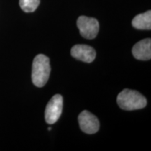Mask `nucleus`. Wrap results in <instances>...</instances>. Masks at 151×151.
I'll return each instance as SVG.
<instances>
[{
    "instance_id": "nucleus-6",
    "label": "nucleus",
    "mask_w": 151,
    "mask_h": 151,
    "mask_svg": "<svg viewBox=\"0 0 151 151\" xmlns=\"http://www.w3.org/2000/svg\"><path fill=\"white\" fill-rule=\"evenodd\" d=\"M71 55L76 60L87 63H91L95 59L96 51L92 47L88 45L78 44L72 47Z\"/></svg>"
},
{
    "instance_id": "nucleus-5",
    "label": "nucleus",
    "mask_w": 151,
    "mask_h": 151,
    "mask_svg": "<svg viewBox=\"0 0 151 151\" xmlns=\"http://www.w3.org/2000/svg\"><path fill=\"white\" fill-rule=\"evenodd\" d=\"M81 129L88 134H95L99 129V122L94 115L88 111H83L78 116Z\"/></svg>"
},
{
    "instance_id": "nucleus-2",
    "label": "nucleus",
    "mask_w": 151,
    "mask_h": 151,
    "mask_svg": "<svg viewBox=\"0 0 151 151\" xmlns=\"http://www.w3.org/2000/svg\"><path fill=\"white\" fill-rule=\"evenodd\" d=\"M117 103L119 107L123 110L134 111L146 107L147 100L138 91L124 89L118 95Z\"/></svg>"
},
{
    "instance_id": "nucleus-9",
    "label": "nucleus",
    "mask_w": 151,
    "mask_h": 151,
    "mask_svg": "<svg viewBox=\"0 0 151 151\" xmlns=\"http://www.w3.org/2000/svg\"><path fill=\"white\" fill-rule=\"evenodd\" d=\"M40 4V0H19L22 10L26 13L34 12Z\"/></svg>"
},
{
    "instance_id": "nucleus-10",
    "label": "nucleus",
    "mask_w": 151,
    "mask_h": 151,
    "mask_svg": "<svg viewBox=\"0 0 151 151\" xmlns=\"http://www.w3.org/2000/svg\"><path fill=\"white\" fill-rule=\"evenodd\" d=\"M48 130H51V127H48Z\"/></svg>"
},
{
    "instance_id": "nucleus-4",
    "label": "nucleus",
    "mask_w": 151,
    "mask_h": 151,
    "mask_svg": "<svg viewBox=\"0 0 151 151\" xmlns=\"http://www.w3.org/2000/svg\"><path fill=\"white\" fill-rule=\"evenodd\" d=\"M63 109V98L60 94H55L49 101L45 111V119L49 124L58 121L61 116Z\"/></svg>"
},
{
    "instance_id": "nucleus-7",
    "label": "nucleus",
    "mask_w": 151,
    "mask_h": 151,
    "mask_svg": "<svg viewBox=\"0 0 151 151\" xmlns=\"http://www.w3.org/2000/svg\"><path fill=\"white\" fill-rule=\"evenodd\" d=\"M132 54L136 59L149 60L151 58V40L145 39L136 43L132 48Z\"/></svg>"
},
{
    "instance_id": "nucleus-8",
    "label": "nucleus",
    "mask_w": 151,
    "mask_h": 151,
    "mask_svg": "<svg viewBox=\"0 0 151 151\" xmlns=\"http://www.w3.org/2000/svg\"><path fill=\"white\" fill-rule=\"evenodd\" d=\"M132 26L137 29L150 30L151 29V11L137 15L132 20Z\"/></svg>"
},
{
    "instance_id": "nucleus-3",
    "label": "nucleus",
    "mask_w": 151,
    "mask_h": 151,
    "mask_svg": "<svg viewBox=\"0 0 151 151\" xmlns=\"http://www.w3.org/2000/svg\"><path fill=\"white\" fill-rule=\"evenodd\" d=\"M77 27L81 35L88 39H94L99 29V22L97 19L87 16H80L77 20Z\"/></svg>"
},
{
    "instance_id": "nucleus-1",
    "label": "nucleus",
    "mask_w": 151,
    "mask_h": 151,
    "mask_svg": "<svg viewBox=\"0 0 151 151\" xmlns=\"http://www.w3.org/2000/svg\"><path fill=\"white\" fill-rule=\"evenodd\" d=\"M50 73V60L43 54H39L33 60L32 80L35 86L41 88L46 84Z\"/></svg>"
}]
</instances>
